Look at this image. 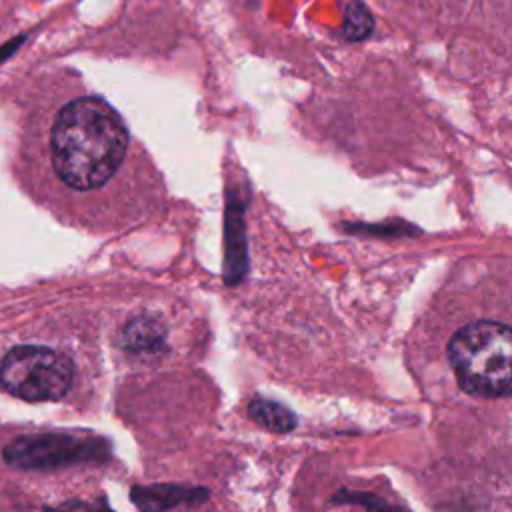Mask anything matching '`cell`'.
Returning a JSON list of instances; mask_svg holds the SVG:
<instances>
[{"instance_id": "obj_5", "label": "cell", "mask_w": 512, "mask_h": 512, "mask_svg": "<svg viewBox=\"0 0 512 512\" xmlns=\"http://www.w3.org/2000/svg\"><path fill=\"white\" fill-rule=\"evenodd\" d=\"M208 496V488L186 484H136L130 488V500L140 512H168L180 506H198Z\"/></svg>"}, {"instance_id": "obj_8", "label": "cell", "mask_w": 512, "mask_h": 512, "mask_svg": "<svg viewBox=\"0 0 512 512\" xmlns=\"http://www.w3.org/2000/svg\"><path fill=\"white\" fill-rule=\"evenodd\" d=\"M330 504H356L362 506L366 512H400V508L392 506L390 502L382 500L380 496L372 492H356V490H338L332 498Z\"/></svg>"}, {"instance_id": "obj_3", "label": "cell", "mask_w": 512, "mask_h": 512, "mask_svg": "<svg viewBox=\"0 0 512 512\" xmlns=\"http://www.w3.org/2000/svg\"><path fill=\"white\" fill-rule=\"evenodd\" d=\"M112 444L90 430L28 432L14 436L2 448V460L18 470H60L80 464H106Z\"/></svg>"}, {"instance_id": "obj_1", "label": "cell", "mask_w": 512, "mask_h": 512, "mask_svg": "<svg viewBox=\"0 0 512 512\" xmlns=\"http://www.w3.org/2000/svg\"><path fill=\"white\" fill-rule=\"evenodd\" d=\"M46 162L74 196H94L120 178L130 134L114 108L94 94L64 100L46 124Z\"/></svg>"}, {"instance_id": "obj_6", "label": "cell", "mask_w": 512, "mask_h": 512, "mask_svg": "<svg viewBox=\"0 0 512 512\" xmlns=\"http://www.w3.org/2000/svg\"><path fill=\"white\" fill-rule=\"evenodd\" d=\"M166 336L168 328L158 316L138 314L122 326L118 342L126 354L152 360L168 352Z\"/></svg>"}, {"instance_id": "obj_9", "label": "cell", "mask_w": 512, "mask_h": 512, "mask_svg": "<svg viewBox=\"0 0 512 512\" xmlns=\"http://www.w3.org/2000/svg\"><path fill=\"white\" fill-rule=\"evenodd\" d=\"M342 30H344V36L348 40H364L372 32V16H370V12L360 2H352L346 8L344 28Z\"/></svg>"}, {"instance_id": "obj_4", "label": "cell", "mask_w": 512, "mask_h": 512, "mask_svg": "<svg viewBox=\"0 0 512 512\" xmlns=\"http://www.w3.org/2000/svg\"><path fill=\"white\" fill-rule=\"evenodd\" d=\"M74 376V360L48 346L20 344L0 360V388L26 402L64 398L74 384Z\"/></svg>"}, {"instance_id": "obj_2", "label": "cell", "mask_w": 512, "mask_h": 512, "mask_svg": "<svg viewBox=\"0 0 512 512\" xmlns=\"http://www.w3.org/2000/svg\"><path fill=\"white\" fill-rule=\"evenodd\" d=\"M460 388L478 398L512 394V326L476 320L458 328L446 346Z\"/></svg>"}, {"instance_id": "obj_10", "label": "cell", "mask_w": 512, "mask_h": 512, "mask_svg": "<svg viewBox=\"0 0 512 512\" xmlns=\"http://www.w3.org/2000/svg\"><path fill=\"white\" fill-rule=\"evenodd\" d=\"M42 512H114V510L110 508L106 498H98V500L70 498L58 506H44Z\"/></svg>"}, {"instance_id": "obj_7", "label": "cell", "mask_w": 512, "mask_h": 512, "mask_svg": "<svg viewBox=\"0 0 512 512\" xmlns=\"http://www.w3.org/2000/svg\"><path fill=\"white\" fill-rule=\"evenodd\" d=\"M246 414L260 428L276 434L292 432L298 426L296 414L286 404L264 396H252L246 404Z\"/></svg>"}]
</instances>
